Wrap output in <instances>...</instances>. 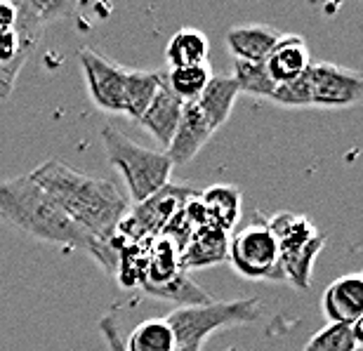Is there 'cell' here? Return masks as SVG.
Wrapping results in <instances>:
<instances>
[{"instance_id":"cell-1","label":"cell","mask_w":363,"mask_h":351,"mask_svg":"<svg viewBox=\"0 0 363 351\" xmlns=\"http://www.w3.org/2000/svg\"><path fill=\"white\" fill-rule=\"evenodd\" d=\"M35 184L57 203L78 229L92 238L94 255L99 245L116 236V229L130 210V199L111 179L90 177L57 158H50L28 172Z\"/></svg>"},{"instance_id":"cell-2","label":"cell","mask_w":363,"mask_h":351,"mask_svg":"<svg viewBox=\"0 0 363 351\" xmlns=\"http://www.w3.org/2000/svg\"><path fill=\"white\" fill-rule=\"evenodd\" d=\"M0 222L40 243L76 247L88 255L94 247L88 233L78 229L28 174L0 179Z\"/></svg>"},{"instance_id":"cell-3","label":"cell","mask_w":363,"mask_h":351,"mask_svg":"<svg viewBox=\"0 0 363 351\" xmlns=\"http://www.w3.org/2000/svg\"><path fill=\"white\" fill-rule=\"evenodd\" d=\"M101 144H104L108 163L121 172L128 189V199L135 206L170 184V174L175 165L165 151L147 149L130 137L121 135L113 126L101 128Z\"/></svg>"},{"instance_id":"cell-4","label":"cell","mask_w":363,"mask_h":351,"mask_svg":"<svg viewBox=\"0 0 363 351\" xmlns=\"http://www.w3.org/2000/svg\"><path fill=\"white\" fill-rule=\"evenodd\" d=\"M262 313V302L257 297H243V299H213L208 304L196 306H179L170 311L168 321L172 335H175L177 347H201L206 340L217 330H227L236 325H250L255 323Z\"/></svg>"},{"instance_id":"cell-5","label":"cell","mask_w":363,"mask_h":351,"mask_svg":"<svg viewBox=\"0 0 363 351\" xmlns=\"http://www.w3.org/2000/svg\"><path fill=\"white\" fill-rule=\"evenodd\" d=\"M227 262L236 276L245 281L283 283L279 269V243L262 212H250L229 233Z\"/></svg>"},{"instance_id":"cell-6","label":"cell","mask_w":363,"mask_h":351,"mask_svg":"<svg viewBox=\"0 0 363 351\" xmlns=\"http://www.w3.org/2000/svg\"><path fill=\"white\" fill-rule=\"evenodd\" d=\"M199 196V189L189 184H170L163 186L161 191L149 196L147 201L130 206L128 215L116 229V236L125 243H151L163 233L170 219L186 206L189 201Z\"/></svg>"},{"instance_id":"cell-7","label":"cell","mask_w":363,"mask_h":351,"mask_svg":"<svg viewBox=\"0 0 363 351\" xmlns=\"http://www.w3.org/2000/svg\"><path fill=\"white\" fill-rule=\"evenodd\" d=\"M304 76L309 108H350L363 101V71L333 62H314Z\"/></svg>"},{"instance_id":"cell-8","label":"cell","mask_w":363,"mask_h":351,"mask_svg":"<svg viewBox=\"0 0 363 351\" xmlns=\"http://www.w3.org/2000/svg\"><path fill=\"white\" fill-rule=\"evenodd\" d=\"M88 97L99 111L104 113H125V76L128 69L123 64L99 55L97 50L83 48L78 52Z\"/></svg>"},{"instance_id":"cell-9","label":"cell","mask_w":363,"mask_h":351,"mask_svg":"<svg viewBox=\"0 0 363 351\" xmlns=\"http://www.w3.org/2000/svg\"><path fill=\"white\" fill-rule=\"evenodd\" d=\"M311 64L314 60H311L307 38L300 33H283L262 67L274 85H286L304 76Z\"/></svg>"},{"instance_id":"cell-10","label":"cell","mask_w":363,"mask_h":351,"mask_svg":"<svg viewBox=\"0 0 363 351\" xmlns=\"http://www.w3.org/2000/svg\"><path fill=\"white\" fill-rule=\"evenodd\" d=\"M321 309L335 325H352L363 313V274H347L323 290Z\"/></svg>"},{"instance_id":"cell-11","label":"cell","mask_w":363,"mask_h":351,"mask_svg":"<svg viewBox=\"0 0 363 351\" xmlns=\"http://www.w3.org/2000/svg\"><path fill=\"white\" fill-rule=\"evenodd\" d=\"M213 135L215 130L210 128V123L201 113V108L191 101V104H184V108H182L177 133L172 137L170 146L165 149V153L172 160V165H186L199 156L201 149L210 142Z\"/></svg>"},{"instance_id":"cell-12","label":"cell","mask_w":363,"mask_h":351,"mask_svg":"<svg viewBox=\"0 0 363 351\" xmlns=\"http://www.w3.org/2000/svg\"><path fill=\"white\" fill-rule=\"evenodd\" d=\"M283 31L269 24H236L227 31V48L234 62L262 64Z\"/></svg>"},{"instance_id":"cell-13","label":"cell","mask_w":363,"mask_h":351,"mask_svg":"<svg viewBox=\"0 0 363 351\" xmlns=\"http://www.w3.org/2000/svg\"><path fill=\"white\" fill-rule=\"evenodd\" d=\"M227 255H229V233L206 224L194 233L191 240L184 245V250L179 252V264L189 274L196 272V269L224 264Z\"/></svg>"},{"instance_id":"cell-14","label":"cell","mask_w":363,"mask_h":351,"mask_svg":"<svg viewBox=\"0 0 363 351\" xmlns=\"http://www.w3.org/2000/svg\"><path fill=\"white\" fill-rule=\"evenodd\" d=\"M199 203L206 215V222L215 229L231 233L241 222L243 196L241 189L234 184H213L199 191Z\"/></svg>"},{"instance_id":"cell-15","label":"cell","mask_w":363,"mask_h":351,"mask_svg":"<svg viewBox=\"0 0 363 351\" xmlns=\"http://www.w3.org/2000/svg\"><path fill=\"white\" fill-rule=\"evenodd\" d=\"M182 108H184V104H182V101L163 83L161 90H158V94L154 97V101H151L149 108L144 111V116L137 123H140V126L147 130V133L154 137L165 151L170 146L172 137H175V133H177Z\"/></svg>"},{"instance_id":"cell-16","label":"cell","mask_w":363,"mask_h":351,"mask_svg":"<svg viewBox=\"0 0 363 351\" xmlns=\"http://www.w3.org/2000/svg\"><path fill=\"white\" fill-rule=\"evenodd\" d=\"M238 97H241V90H238L234 76H231V73H220V76L210 78L206 90L201 92V97L196 99L194 104L201 108V113L206 116L210 128L217 133V130L229 121Z\"/></svg>"},{"instance_id":"cell-17","label":"cell","mask_w":363,"mask_h":351,"mask_svg":"<svg viewBox=\"0 0 363 351\" xmlns=\"http://www.w3.org/2000/svg\"><path fill=\"white\" fill-rule=\"evenodd\" d=\"M184 272L179 264V247L165 236H158L147 247V272H144L142 290H154L170 283Z\"/></svg>"},{"instance_id":"cell-18","label":"cell","mask_w":363,"mask_h":351,"mask_svg":"<svg viewBox=\"0 0 363 351\" xmlns=\"http://www.w3.org/2000/svg\"><path fill=\"white\" fill-rule=\"evenodd\" d=\"M208 52L210 40L201 28H179L165 45V62H168V69L194 67V64L208 62Z\"/></svg>"},{"instance_id":"cell-19","label":"cell","mask_w":363,"mask_h":351,"mask_svg":"<svg viewBox=\"0 0 363 351\" xmlns=\"http://www.w3.org/2000/svg\"><path fill=\"white\" fill-rule=\"evenodd\" d=\"M163 85V71L128 69L125 76V113L130 121H140Z\"/></svg>"},{"instance_id":"cell-20","label":"cell","mask_w":363,"mask_h":351,"mask_svg":"<svg viewBox=\"0 0 363 351\" xmlns=\"http://www.w3.org/2000/svg\"><path fill=\"white\" fill-rule=\"evenodd\" d=\"M213 76L215 73L210 69V64L203 62V64H194V67L163 71V83L182 104H191V101L201 97V92L206 90V85L210 83Z\"/></svg>"},{"instance_id":"cell-21","label":"cell","mask_w":363,"mask_h":351,"mask_svg":"<svg viewBox=\"0 0 363 351\" xmlns=\"http://www.w3.org/2000/svg\"><path fill=\"white\" fill-rule=\"evenodd\" d=\"M125 351H177L175 335H172L165 318H149L135 325V330L123 340Z\"/></svg>"},{"instance_id":"cell-22","label":"cell","mask_w":363,"mask_h":351,"mask_svg":"<svg viewBox=\"0 0 363 351\" xmlns=\"http://www.w3.org/2000/svg\"><path fill=\"white\" fill-rule=\"evenodd\" d=\"M149 297H156V299H163V302H172L179 306H196V304H208L213 302V295L206 292L201 288L199 283L191 279V274L182 272L177 279H172L170 283L161 285V288H154V290H147Z\"/></svg>"},{"instance_id":"cell-23","label":"cell","mask_w":363,"mask_h":351,"mask_svg":"<svg viewBox=\"0 0 363 351\" xmlns=\"http://www.w3.org/2000/svg\"><path fill=\"white\" fill-rule=\"evenodd\" d=\"M231 76H234L241 94H250V97H255V99L272 101L276 85L272 83V78L267 76L262 64L234 62V73H231Z\"/></svg>"},{"instance_id":"cell-24","label":"cell","mask_w":363,"mask_h":351,"mask_svg":"<svg viewBox=\"0 0 363 351\" xmlns=\"http://www.w3.org/2000/svg\"><path fill=\"white\" fill-rule=\"evenodd\" d=\"M357 342L352 338L350 325L328 323L323 330L314 333L307 342L304 351H357Z\"/></svg>"},{"instance_id":"cell-25","label":"cell","mask_w":363,"mask_h":351,"mask_svg":"<svg viewBox=\"0 0 363 351\" xmlns=\"http://www.w3.org/2000/svg\"><path fill=\"white\" fill-rule=\"evenodd\" d=\"M31 7L35 10V14L40 17L43 24H50V21H57V19H64L67 14H71L74 5L69 3H60V0H50V3H40V0H28Z\"/></svg>"},{"instance_id":"cell-26","label":"cell","mask_w":363,"mask_h":351,"mask_svg":"<svg viewBox=\"0 0 363 351\" xmlns=\"http://www.w3.org/2000/svg\"><path fill=\"white\" fill-rule=\"evenodd\" d=\"M99 333L104 335L108 351H125V347H123V335L118 330V325H116L113 316H104L99 321Z\"/></svg>"},{"instance_id":"cell-27","label":"cell","mask_w":363,"mask_h":351,"mask_svg":"<svg viewBox=\"0 0 363 351\" xmlns=\"http://www.w3.org/2000/svg\"><path fill=\"white\" fill-rule=\"evenodd\" d=\"M17 21V7L14 3H0V33L12 31Z\"/></svg>"},{"instance_id":"cell-28","label":"cell","mask_w":363,"mask_h":351,"mask_svg":"<svg viewBox=\"0 0 363 351\" xmlns=\"http://www.w3.org/2000/svg\"><path fill=\"white\" fill-rule=\"evenodd\" d=\"M14 90V78L0 69V99H7Z\"/></svg>"},{"instance_id":"cell-29","label":"cell","mask_w":363,"mask_h":351,"mask_svg":"<svg viewBox=\"0 0 363 351\" xmlns=\"http://www.w3.org/2000/svg\"><path fill=\"white\" fill-rule=\"evenodd\" d=\"M352 328V338L357 342V347H363V313L350 325Z\"/></svg>"}]
</instances>
